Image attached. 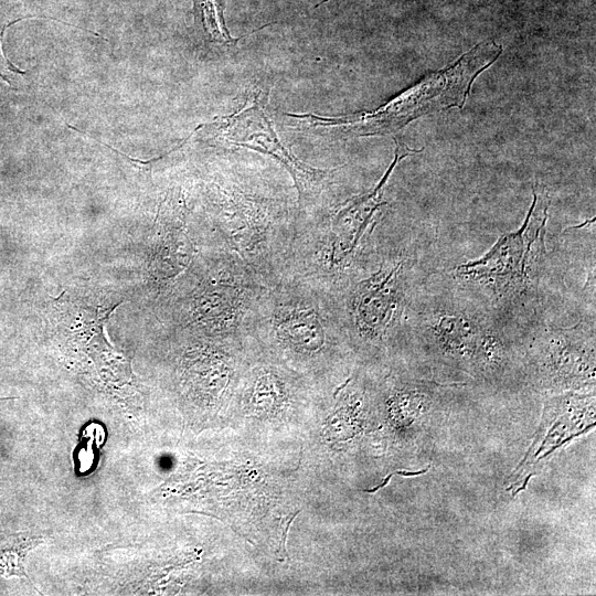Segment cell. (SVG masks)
Returning a JSON list of instances; mask_svg holds the SVG:
<instances>
[{
  "label": "cell",
  "mask_w": 596,
  "mask_h": 596,
  "mask_svg": "<svg viewBox=\"0 0 596 596\" xmlns=\"http://www.w3.org/2000/svg\"><path fill=\"white\" fill-rule=\"evenodd\" d=\"M348 337L333 289L285 276L267 287L254 311L249 339L295 360L324 359Z\"/></svg>",
  "instance_id": "obj_1"
},
{
  "label": "cell",
  "mask_w": 596,
  "mask_h": 596,
  "mask_svg": "<svg viewBox=\"0 0 596 596\" xmlns=\"http://www.w3.org/2000/svg\"><path fill=\"white\" fill-rule=\"evenodd\" d=\"M502 46L482 42L456 63L430 74L380 108L343 116L311 114L308 125L317 136L332 138L395 134L415 118L449 107L461 108L475 78L501 54Z\"/></svg>",
  "instance_id": "obj_2"
},
{
  "label": "cell",
  "mask_w": 596,
  "mask_h": 596,
  "mask_svg": "<svg viewBox=\"0 0 596 596\" xmlns=\"http://www.w3.org/2000/svg\"><path fill=\"white\" fill-rule=\"evenodd\" d=\"M200 128L211 145L246 148L268 155L278 161L289 172L295 183L299 216L316 211L320 205V199L331 183L336 170L315 168L294 156L280 141L273 123L257 99Z\"/></svg>",
  "instance_id": "obj_3"
},
{
  "label": "cell",
  "mask_w": 596,
  "mask_h": 596,
  "mask_svg": "<svg viewBox=\"0 0 596 596\" xmlns=\"http://www.w3.org/2000/svg\"><path fill=\"white\" fill-rule=\"evenodd\" d=\"M404 259H386L368 276L333 287L347 334L377 345L397 322L404 299Z\"/></svg>",
  "instance_id": "obj_4"
},
{
  "label": "cell",
  "mask_w": 596,
  "mask_h": 596,
  "mask_svg": "<svg viewBox=\"0 0 596 596\" xmlns=\"http://www.w3.org/2000/svg\"><path fill=\"white\" fill-rule=\"evenodd\" d=\"M523 225L502 235L482 257L457 266L456 274L497 290H521L543 248L547 201L536 191Z\"/></svg>",
  "instance_id": "obj_5"
},
{
  "label": "cell",
  "mask_w": 596,
  "mask_h": 596,
  "mask_svg": "<svg viewBox=\"0 0 596 596\" xmlns=\"http://www.w3.org/2000/svg\"><path fill=\"white\" fill-rule=\"evenodd\" d=\"M544 375L555 383H584L594 379V348L577 327L555 330L543 340Z\"/></svg>",
  "instance_id": "obj_6"
},
{
  "label": "cell",
  "mask_w": 596,
  "mask_h": 596,
  "mask_svg": "<svg viewBox=\"0 0 596 596\" xmlns=\"http://www.w3.org/2000/svg\"><path fill=\"white\" fill-rule=\"evenodd\" d=\"M429 332L441 351L456 355H473L482 330L459 312L439 311L429 320Z\"/></svg>",
  "instance_id": "obj_7"
},
{
  "label": "cell",
  "mask_w": 596,
  "mask_h": 596,
  "mask_svg": "<svg viewBox=\"0 0 596 596\" xmlns=\"http://www.w3.org/2000/svg\"><path fill=\"white\" fill-rule=\"evenodd\" d=\"M224 7L219 0H193L195 24L210 43L235 45L241 38H233L225 24Z\"/></svg>",
  "instance_id": "obj_8"
},
{
  "label": "cell",
  "mask_w": 596,
  "mask_h": 596,
  "mask_svg": "<svg viewBox=\"0 0 596 596\" xmlns=\"http://www.w3.org/2000/svg\"><path fill=\"white\" fill-rule=\"evenodd\" d=\"M40 542L39 538L25 533L0 532V575L25 576L24 558Z\"/></svg>",
  "instance_id": "obj_9"
},
{
  "label": "cell",
  "mask_w": 596,
  "mask_h": 596,
  "mask_svg": "<svg viewBox=\"0 0 596 596\" xmlns=\"http://www.w3.org/2000/svg\"><path fill=\"white\" fill-rule=\"evenodd\" d=\"M472 356L485 366H498L504 359L503 342L494 333L482 331Z\"/></svg>",
  "instance_id": "obj_10"
},
{
  "label": "cell",
  "mask_w": 596,
  "mask_h": 596,
  "mask_svg": "<svg viewBox=\"0 0 596 596\" xmlns=\"http://www.w3.org/2000/svg\"><path fill=\"white\" fill-rule=\"evenodd\" d=\"M14 22L9 23L8 25H4L0 28V79L6 82L8 85H10L11 81L10 78L15 77L18 75L24 74V71H21L15 67L6 56L3 52V35L6 32V29L12 25Z\"/></svg>",
  "instance_id": "obj_11"
}]
</instances>
